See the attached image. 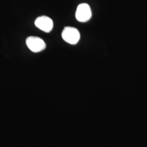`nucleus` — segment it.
<instances>
[{"label":"nucleus","mask_w":147,"mask_h":147,"mask_svg":"<svg viewBox=\"0 0 147 147\" xmlns=\"http://www.w3.org/2000/svg\"><path fill=\"white\" fill-rule=\"evenodd\" d=\"M63 40L71 45H75L79 42L80 33L79 30L73 27H65L62 33Z\"/></svg>","instance_id":"f257e3e1"},{"label":"nucleus","mask_w":147,"mask_h":147,"mask_svg":"<svg viewBox=\"0 0 147 147\" xmlns=\"http://www.w3.org/2000/svg\"><path fill=\"white\" fill-rule=\"evenodd\" d=\"M27 46L33 53H39L45 50L46 44L42 38L39 37L30 36L26 39Z\"/></svg>","instance_id":"f03ea898"},{"label":"nucleus","mask_w":147,"mask_h":147,"mask_svg":"<svg viewBox=\"0 0 147 147\" xmlns=\"http://www.w3.org/2000/svg\"><path fill=\"white\" fill-rule=\"evenodd\" d=\"M76 18L78 21L85 22L92 17V11L88 4L82 3L78 5L76 11Z\"/></svg>","instance_id":"7ed1b4c3"},{"label":"nucleus","mask_w":147,"mask_h":147,"mask_svg":"<svg viewBox=\"0 0 147 147\" xmlns=\"http://www.w3.org/2000/svg\"><path fill=\"white\" fill-rule=\"evenodd\" d=\"M34 24L39 29L47 33L51 31L53 26L52 19L47 16H41L37 18Z\"/></svg>","instance_id":"20e7f679"}]
</instances>
